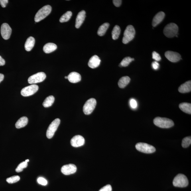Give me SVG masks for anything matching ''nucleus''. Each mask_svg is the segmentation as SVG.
I'll list each match as a JSON object with an SVG mask.
<instances>
[{
  "instance_id": "obj_10",
  "label": "nucleus",
  "mask_w": 191,
  "mask_h": 191,
  "mask_svg": "<svg viewBox=\"0 0 191 191\" xmlns=\"http://www.w3.org/2000/svg\"><path fill=\"white\" fill-rule=\"evenodd\" d=\"M38 89L39 87L37 85L32 84L22 89L21 91V94L23 96H30L37 92Z\"/></svg>"
},
{
  "instance_id": "obj_23",
  "label": "nucleus",
  "mask_w": 191,
  "mask_h": 191,
  "mask_svg": "<svg viewBox=\"0 0 191 191\" xmlns=\"http://www.w3.org/2000/svg\"><path fill=\"white\" fill-rule=\"evenodd\" d=\"M130 80L131 79L129 77L125 76L121 77L118 83L119 86L121 88H124L129 84Z\"/></svg>"
},
{
  "instance_id": "obj_35",
  "label": "nucleus",
  "mask_w": 191,
  "mask_h": 191,
  "mask_svg": "<svg viewBox=\"0 0 191 191\" xmlns=\"http://www.w3.org/2000/svg\"><path fill=\"white\" fill-rule=\"evenodd\" d=\"M130 105L133 108H135L137 106V103L135 99H131L130 101Z\"/></svg>"
},
{
  "instance_id": "obj_11",
  "label": "nucleus",
  "mask_w": 191,
  "mask_h": 191,
  "mask_svg": "<svg viewBox=\"0 0 191 191\" xmlns=\"http://www.w3.org/2000/svg\"><path fill=\"white\" fill-rule=\"evenodd\" d=\"M1 34L4 39H8L11 36L12 32L11 28L8 24L4 23L1 27Z\"/></svg>"
},
{
  "instance_id": "obj_2",
  "label": "nucleus",
  "mask_w": 191,
  "mask_h": 191,
  "mask_svg": "<svg viewBox=\"0 0 191 191\" xmlns=\"http://www.w3.org/2000/svg\"><path fill=\"white\" fill-rule=\"evenodd\" d=\"M52 8L50 5H46L42 7L36 13L34 17L36 22H39L43 20L49 15L51 12Z\"/></svg>"
},
{
  "instance_id": "obj_4",
  "label": "nucleus",
  "mask_w": 191,
  "mask_h": 191,
  "mask_svg": "<svg viewBox=\"0 0 191 191\" xmlns=\"http://www.w3.org/2000/svg\"><path fill=\"white\" fill-rule=\"evenodd\" d=\"M136 32L133 26L130 25L128 26L124 33L122 42L124 44H127L135 37Z\"/></svg>"
},
{
  "instance_id": "obj_25",
  "label": "nucleus",
  "mask_w": 191,
  "mask_h": 191,
  "mask_svg": "<svg viewBox=\"0 0 191 191\" xmlns=\"http://www.w3.org/2000/svg\"><path fill=\"white\" fill-rule=\"evenodd\" d=\"M109 26V24L108 23H105L102 24L99 28L97 31L98 35L100 36H104Z\"/></svg>"
},
{
  "instance_id": "obj_32",
  "label": "nucleus",
  "mask_w": 191,
  "mask_h": 191,
  "mask_svg": "<svg viewBox=\"0 0 191 191\" xmlns=\"http://www.w3.org/2000/svg\"><path fill=\"white\" fill-rule=\"evenodd\" d=\"M152 58L156 61H159L161 60V58L160 55L155 52H154L152 53Z\"/></svg>"
},
{
  "instance_id": "obj_40",
  "label": "nucleus",
  "mask_w": 191,
  "mask_h": 191,
  "mask_svg": "<svg viewBox=\"0 0 191 191\" xmlns=\"http://www.w3.org/2000/svg\"><path fill=\"white\" fill-rule=\"evenodd\" d=\"M5 64V61L0 56V66H3Z\"/></svg>"
},
{
  "instance_id": "obj_44",
  "label": "nucleus",
  "mask_w": 191,
  "mask_h": 191,
  "mask_svg": "<svg viewBox=\"0 0 191 191\" xmlns=\"http://www.w3.org/2000/svg\"><path fill=\"white\" fill-rule=\"evenodd\" d=\"M65 79H68V77H67V76L65 77Z\"/></svg>"
},
{
  "instance_id": "obj_41",
  "label": "nucleus",
  "mask_w": 191,
  "mask_h": 191,
  "mask_svg": "<svg viewBox=\"0 0 191 191\" xmlns=\"http://www.w3.org/2000/svg\"><path fill=\"white\" fill-rule=\"evenodd\" d=\"M23 170V169H21V168L17 166V167L16 169V171L17 172H21Z\"/></svg>"
},
{
  "instance_id": "obj_39",
  "label": "nucleus",
  "mask_w": 191,
  "mask_h": 191,
  "mask_svg": "<svg viewBox=\"0 0 191 191\" xmlns=\"http://www.w3.org/2000/svg\"><path fill=\"white\" fill-rule=\"evenodd\" d=\"M8 3V0H0V4L3 8H5Z\"/></svg>"
},
{
  "instance_id": "obj_34",
  "label": "nucleus",
  "mask_w": 191,
  "mask_h": 191,
  "mask_svg": "<svg viewBox=\"0 0 191 191\" xmlns=\"http://www.w3.org/2000/svg\"><path fill=\"white\" fill-rule=\"evenodd\" d=\"M99 191H112V187L110 185H107L100 189Z\"/></svg>"
},
{
  "instance_id": "obj_31",
  "label": "nucleus",
  "mask_w": 191,
  "mask_h": 191,
  "mask_svg": "<svg viewBox=\"0 0 191 191\" xmlns=\"http://www.w3.org/2000/svg\"><path fill=\"white\" fill-rule=\"evenodd\" d=\"M20 180V177L19 176H14L8 178L6 180L9 184H13L19 181Z\"/></svg>"
},
{
  "instance_id": "obj_36",
  "label": "nucleus",
  "mask_w": 191,
  "mask_h": 191,
  "mask_svg": "<svg viewBox=\"0 0 191 191\" xmlns=\"http://www.w3.org/2000/svg\"><path fill=\"white\" fill-rule=\"evenodd\" d=\"M28 165V164L27 162H26L25 161L21 162L20 163L18 167L19 168H21L22 169H23L24 168H26L27 167Z\"/></svg>"
},
{
  "instance_id": "obj_12",
  "label": "nucleus",
  "mask_w": 191,
  "mask_h": 191,
  "mask_svg": "<svg viewBox=\"0 0 191 191\" xmlns=\"http://www.w3.org/2000/svg\"><path fill=\"white\" fill-rule=\"evenodd\" d=\"M77 170V167L75 164H69L63 166L61 169V171L63 174L66 175H69L75 173Z\"/></svg>"
},
{
  "instance_id": "obj_8",
  "label": "nucleus",
  "mask_w": 191,
  "mask_h": 191,
  "mask_svg": "<svg viewBox=\"0 0 191 191\" xmlns=\"http://www.w3.org/2000/svg\"><path fill=\"white\" fill-rule=\"evenodd\" d=\"M60 123V120L56 119L51 123L46 131V137L48 139H51L53 137L54 134L57 130Z\"/></svg>"
},
{
  "instance_id": "obj_18",
  "label": "nucleus",
  "mask_w": 191,
  "mask_h": 191,
  "mask_svg": "<svg viewBox=\"0 0 191 191\" xmlns=\"http://www.w3.org/2000/svg\"><path fill=\"white\" fill-rule=\"evenodd\" d=\"M68 79L70 83H75L80 82L81 80V75L76 72H72L69 74Z\"/></svg>"
},
{
  "instance_id": "obj_9",
  "label": "nucleus",
  "mask_w": 191,
  "mask_h": 191,
  "mask_svg": "<svg viewBox=\"0 0 191 191\" xmlns=\"http://www.w3.org/2000/svg\"><path fill=\"white\" fill-rule=\"evenodd\" d=\"M46 78V75L44 73L38 72L30 77L28 79V82L30 84H36L43 82Z\"/></svg>"
},
{
  "instance_id": "obj_28",
  "label": "nucleus",
  "mask_w": 191,
  "mask_h": 191,
  "mask_svg": "<svg viewBox=\"0 0 191 191\" xmlns=\"http://www.w3.org/2000/svg\"><path fill=\"white\" fill-rule=\"evenodd\" d=\"M72 12L70 11H68L64 14L60 19V21L61 23L63 22H67L70 20L72 16Z\"/></svg>"
},
{
  "instance_id": "obj_21",
  "label": "nucleus",
  "mask_w": 191,
  "mask_h": 191,
  "mask_svg": "<svg viewBox=\"0 0 191 191\" xmlns=\"http://www.w3.org/2000/svg\"><path fill=\"white\" fill-rule=\"evenodd\" d=\"M57 48V46L53 43L46 44L43 47L44 52L46 54H49L55 50Z\"/></svg>"
},
{
  "instance_id": "obj_6",
  "label": "nucleus",
  "mask_w": 191,
  "mask_h": 191,
  "mask_svg": "<svg viewBox=\"0 0 191 191\" xmlns=\"http://www.w3.org/2000/svg\"><path fill=\"white\" fill-rule=\"evenodd\" d=\"M136 148L138 151L145 153H152L156 151L154 146L144 143H137L136 145Z\"/></svg>"
},
{
  "instance_id": "obj_29",
  "label": "nucleus",
  "mask_w": 191,
  "mask_h": 191,
  "mask_svg": "<svg viewBox=\"0 0 191 191\" xmlns=\"http://www.w3.org/2000/svg\"><path fill=\"white\" fill-rule=\"evenodd\" d=\"M134 60V58H131L130 57H127L123 59L120 64L122 67H126L129 65L132 61Z\"/></svg>"
},
{
  "instance_id": "obj_1",
  "label": "nucleus",
  "mask_w": 191,
  "mask_h": 191,
  "mask_svg": "<svg viewBox=\"0 0 191 191\" xmlns=\"http://www.w3.org/2000/svg\"><path fill=\"white\" fill-rule=\"evenodd\" d=\"M153 121L154 124L162 128H169L174 125V121L167 118L156 117Z\"/></svg>"
},
{
  "instance_id": "obj_16",
  "label": "nucleus",
  "mask_w": 191,
  "mask_h": 191,
  "mask_svg": "<svg viewBox=\"0 0 191 191\" xmlns=\"http://www.w3.org/2000/svg\"><path fill=\"white\" fill-rule=\"evenodd\" d=\"M164 17H165V14L163 12H160L156 14L154 17L152 21V24L153 27H156L161 23L164 20Z\"/></svg>"
},
{
  "instance_id": "obj_13",
  "label": "nucleus",
  "mask_w": 191,
  "mask_h": 191,
  "mask_svg": "<svg viewBox=\"0 0 191 191\" xmlns=\"http://www.w3.org/2000/svg\"><path fill=\"white\" fill-rule=\"evenodd\" d=\"M85 140L82 136L79 135H76L71 139V145L73 147H78L84 145Z\"/></svg>"
},
{
  "instance_id": "obj_14",
  "label": "nucleus",
  "mask_w": 191,
  "mask_h": 191,
  "mask_svg": "<svg viewBox=\"0 0 191 191\" xmlns=\"http://www.w3.org/2000/svg\"><path fill=\"white\" fill-rule=\"evenodd\" d=\"M165 56L168 60L173 62H177L181 59L180 55L178 53L170 51L166 52Z\"/></svg>"
},
{
  "instance_id": "obj_26",
  "label": "nucleus",
  "mask_w": 191,
  "mask_h": 191,
  "mask_svg": "<svg viewBox=\"0 0 191 191\" xmlns=\"http://www.w3.org/2000/svg\"><path fill=\"white\" fill-rule=\"evenodd\" d=\"M55 101V98L53 96H50L46 97V99L43 102L42 105L44 107L47 108L51 106L53 104Z\"/></svg>"
},
{
  "instance_id": "obj_22",
  "label": "nucleus",
  "mask_w": 191,
  "mask_h": 191,
  "mask_svg": "<svg viewBox=\"0 0 191 191\" xmlns=\"http://www.w3.org/2000/svg\"><path fill=\"white\" fill-rule=\"evenodd\" d=\"M28 119L26 117H22L16 123L15 127L17 129H20L25 127L27 124Z\"/></svg>"
},
{
  "instance_id": "obj_37",
  "label": "nucleus",
  "mask_w": 191,
  "mask_h": 191,
  "mask_svg": "<svg viewBox=\"0 0 191 191\" xmlns=\"http://www.w3.org/2000/svg\"><path fill=\"white\" fill-rule=\"evenodd\" d=\"M152 67L155 70H157L159 68V64L156 61L153 62L152 63Z\"/></svg>"
},
{
  "instance_id": "obj_38",
  "label": "nucleus",
  "mask_w": 191,
  "mask_h": 191,
  "mask_svg": "<svg viewBox=\"0 0 191 191\" xmlns=\"http://www.w3.org/2000/svg\"><path fill=\"white\" fill-rule=\"evenodd\" d=\"M113 2L114 5L115 7H118L121 5L122 1L121 0H114Z\"/></svg>"
},
{
  "instance_id": "obj_17",
  "label": "nucleus",
  "mask_w": 191,
  "mask_h": 191,
  "mask_svg": "<svg viewBox=\"0 0 191 191\" xmlns=\"http://www.w3.org/2000/svg\"><path fill=\"white\" fill-rule=\"evenodd\" d=\"M101 61L99 57L95 55L90 58L88 62V66L91 68H97L100 64Z\"/></svg>"
},
{
  "instance_id": "obj_3",
  "label": "nucleus",
  "mask_w": 191,
  "mask_h": 191,
  "mask_svg": "<svg viewBox=\"0 0 191 191\" xmlns=\"http://www.w3.org/2000/svg\"><path fill=\"white\" fill-rule=\"evenodd\" d=\"M178 27L176 24L170 23L167 25L164 30V33L166 37L169 38L174 37L177 35Z\"/></svg>"
},
{
  "instance_id": "obj_42",
  "label": "nucleus",
  "mask_w": 191,
  "mask_h": 191,
  "mask_svg": "<svg viewBox=\"0 0 191 191\" xmlns=\"http://www.w3.org/2000/svg\"><path fill=\"white\" fill-rule=\"evenodd\" d=\"M4 78V76L3 74H0V83L3 80Z\"/></svg>"
},
{
  "instance_id": "obj_24",
  "label": "nucleus",
  "mask_w": 191,
  "mask_h": 191,
  "mask_svg": "<svg viewBox=\"0 0 191 191\" xmlns=\"http://www.w3.org/2000/svg\"><path fill=\"white\" fill-rule=\"evenodd\" d=\"M179 107L181 110L183 112L191 114V104L190 103H182L179 105Z\"/></svg>"
},
{
  "instance_id": "obj_43",
  "label": "nucleus",
  "mask_w": 191,
  "mask_h": 191,
  "mask_svg": "<svg viewBox=\"0 0 191 191\" xmlns=\"http://www.w3.org/2000/svg\"><path fill=\"white\" fill-rule=\"evenodd\" d=\"M29 160H28H28H25V161H26V162H29Z\"/></svg>"
},
{
  "instance_id": "obj_33",
  "label": "nucleus",
  "mask_w": 191,
  "mask_h": 191,
  "mask_svg": "<svg viewBox=\"0 0 191 191\" xmlns=\"http://www.w3.org/2000/svg\"><path fill=\"white\" fill-rule=\"evenodd\" d=\"M37 182L39 184L42 186H46L48 184L47 181L42 177L39 178L37 179Z\"/></svg>"
},
{
  "instance_id": "obj_19",
  "label": "nucleus",
  "mask_w": 191,
  "mask_h": 191,
  "mask_svg": "<svg viewBox=\"0 0 191 191\" xmlns=\"http://www.w3.org/2000/svg\"><path fill=\"white\" fill-rule=\"evenodd\" d=\"M191 91V81H187L181 85L179 87L178 91L180 93H186L190 92Z\"/></svg>"
},
{
  "instance_id": "obj_7",
  "label": "nucleus",
  "mask_w": 191,
  "mask_h": 191,
  "mask_svg": "<svg viewBox=\"0 0 191 191\" xmlns=\"http://www.w3.org/2000/svg\"><path fill=\"white\" fill-rule=\"evenodd\" d=\"M96 101L94 98L87 100L83 107V112L85 114L89 115L93 112L96 105Z\"/></svg>"
},
{
  "instance_id": "obj_30",
  "label": "nucleus",
  "mask_w": 191,
  "mask_h": 191,
  "mask_svg": "<svg viewBox=\"0 0 191 191\" xmlns=\"http://www.w3.org/2000/svg\"><path fill=\"white\" fill-rule=\"evenodd\" d=\"M191 143V136L186 137L183 139L182 142V146L183 147L186 148L189 146Z\"/></svg>"
},
{
  "instance_id": "obj_5",
  "label": "nucleus",
  "mask_w": 191,
  "mask_h": 191,
  "mask_svg": "<svg viewBox=\"0 0 191 191\" xmlns=\"http://www.w3.org/2000/svg\"><path fill=\"white\" fill-rule=\"evenodd\" d=\"M173 184L174 186L184 188L188 186V180L184 174H179L174 177Z\"/></svg>"
},
{
  "instance_id": "obj_15",
  "label": "nucleus",
  "mask_w": 191,
  "mask_h": 191,
  "mask_svg": "<svg viewBox=\"0 0 191 191\" xmlns=\"http://www.w3.org/2000/svg\"><path fill=\"white\" fill-rule=\"evenodd\" d=\"M86 12L84 11H82L79 13L77 16L75 25L77 28H80L84 22Z\"/></svg>"
},
{
  "instance_id": "obj_20",
  "label": "nucleus",
  "mask_w": 191,
  "mask_h": 191,
  "mask_svg": "<svg viewBox=\"0 0 191 191\" xmlns=\"http://www.w3.org/2000/svg\"><path fill=\"white\" fill-rule=\"evenodd\" d=\"M35 40L32 36H30L26 40L25 45V50L27 52H30L33 49L35 44Z\"/></svg>"
},
{
  "instance_id": "obj_27",
  "label": "nucleus",
  "mask_w": 191,
  "mask_h": 191,
  "mask_svg": "<svg viewBox=\"0 0 191 191\" xmlns=\"http://www.w3.org/2000/svg\"><path fill=\"white\" fill-rule=\"evenodd\" d=\"M121 29L119 26L116 25L114 27L112 31V37L113 40H116L118 38L121 34Z\"/></svg>"
}]
</instances>
